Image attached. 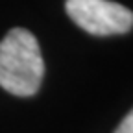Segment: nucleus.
I'll return each instance as SVG.
<instances>
[{
  "label": "nucleus",
  "mask_w": 133,
  "mask_h": 133,
  "mask_svg": "<svg viewBox=\"0 0 133 133\" xmlns=\"http://www.w3.org/2000/svg\"><path fill=\"white\" fill-rule=\"evenodd\" d=\"M65 11L76 26L96 37L122 35L133 28V11L113 0H66Z\"/></svg>",
  "instance_id": "f03ea898"
},
{
  "label": "nucleus",
  "mask_w": 133,
  "mask_h": 133,
  "mask_svg": "<svg viewBox=\"0 0 133 133\" xmlns=\"http://www.w3.org/2000/svg\"><path fill=\"white\" fill-rule=\"evenodd\" d=\"M44 76L41 48L26 28L9 30L0 41V87L15 96H33Z\"/></svg>",
  "instance_id": "f257e3e1"
},
{
  "label": "nucleus",
  "mask_w": 133,
  "mask_h": 133,
  "mask_svg": "<svg viewBox=\"0 0 133 133\" xmlns=\"http://www.w3.org/2000/svg\"><path fill=\"white\" fill-rule=\"evenodd\" d=\"M115 133H133V109L124 116V120L118 124V128L115 129Z\"/></svg>",
  "instance_id": "7ed1b4c3"
}]
</instances>
